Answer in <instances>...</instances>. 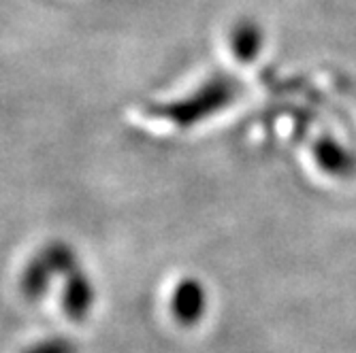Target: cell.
<instances>
[{
	"instance_id": "4",
	"label": "cell",
	"mask_w": 356,
	"mask_h": 353,
	"mask_svg": "<svg viewBox=\"0 0 356 353\" xmlns=\"http://www.w3.org/2000/svg\"><path fill=\"white\" fill-rule=\"evenodd\" d=\"M67 277L69 279H67V287H64V296H62L64 313H67L69 319H73V322H83L92 309V302H94L92 285L86 279V275L79 270H73Z\"/></svg>"
},
{
	"instance_id": "2",
	"label": "cell",
	"mask_w": 356,
	"mask_h": 353,
	"mask_svg": "<svg viewBox=\"0 0 356 353\" xmlns=\"http://www.w3.org/2000/svg\"><path fill=\"white\" fill-rule=\"evenodd\" d=\"M226 85L222 83H213V85H207V89H203L201 94L192 96L190 101H184V103H175V105H169V107H163L158 113H163L165 117L173 119L175 123L179 126H190L194 123V119H199L203 115H207L211 109H216L222 101H224V89Z\"/></svg>"
},
{
	"instance_id": "1",
	"label": "cell",
	"mask_w": 356,
	"mask_h": 353,
	"mask_svg": "<svg viewBox=\"0 0 356 353\" xmlns=\"http://www.w3.org/2000/svg\"><path fill=\"white\" fill-rule=\"evenodd\" d=\"M73 270H77V266H75V253L71 251V247L54 243L26 266L22 277V292L26 298L37 300L45 294L54 275H71Z\"/></svg>"
},
{
	"instance_id": "3",
	"label": "cell",
	"mask_w": 356,
	"mask_h": 353,
	"mask_svg": "<svg viewBox=\"0 0 356 353\" xmlns=\"http://www.w3.org/2000/svg\"><path fill=\"white\" fill-rule=\"evenodd\" d=\"M205 307H207V296H205V290L199 281L184 279L175 287V294L171 298V309H173V315L179 324L194 326L199 319H203Z\"/></svg>"
},
{
	"instance_id": "6",
	"label": "cell",
	"mask_w": 356,
	"mask_h": 353,
	"mask_svg": "<svg viewBox=\"0 0 356 353\" xmlns=\"http://www.w3.org/2000/svg\"><path fill=\"white\" fill-rule=\"evenodd\" d=\"M24 353H77V347L69 338H49L28 347Z\"/></svg>"
},
{
	"instance_id": "5",
	"label": "cell",
	"mask_w": 356,
	"mask_h": 353,
	"mask_svg": "<svg viewBox=\"0 0 356 353\" xmlns=\"http://www.w3.org/2000/svg\"><path fill=\"white\" fill-rule=\"evenodd\" d=\"M261 30H258L254 24L243 21L233 30V37H231V45H233V53L243 60L250 62L256 58L258 49H261Z\"/></svg>"
}]
</instances>
